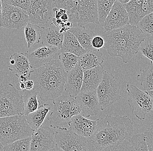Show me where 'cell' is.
Returning <instances> with one entry per match:
<instances>
[{"label": "cell", "mask_w": 153, "mask_h": 151, "mask_svg": "<svg viewBox=\"0 0 153 151\" xmlns=\"http://www.w3.org/2000/svg\"><path fill=\"white\" fill-rule=\"evenodd\" d=\"M115 0H97L99 24L102 26Z\"/></svg>", "instance_id": "31"}, {"label": "cell", "mask_w": 153, "mask_h": 151, "mask_svg": "<svg viewBox=\"0 0 153 151\" xmlns=\"http://www.w3.org/2000/svg\"><path fill=\"white\" fill-rule=\"evenodd\" d=\"M128 14L123 4L115 0L102 26L105 31L118 29L128 24Z\"/></svg>", "instance_id": "14"}, {"label": "cell", "mask_w": 153, "mask_h": 151, "mask_svg": "<svg viewBox=\"0 0 153 151\" xmlns=\"http://www.w3.org/2000/svg\"><path fill=\"white\" fill-rule=\"evenodd\" d=\"M33 132L23 113L0 118V142L4 146L31 137Z\"/></svg>", "instance_id": "5"}, {"label": "cell", "mask_w": 153, "mask_h": 151, "mask_svg": "<svg viewBox=\"0 0 153 151\" xmlns=\"http://www.w3.org/2000/svg\"><path fill=\"white\" fill-rule=\"evenodd\" d=\"M25 85L26 89L30 90L33 89V86H34V83L33 80L28 79L27 81L25 82Z\"/></svg>", "instance_id": "39"}, {"label": "cell", "mask_w": 153, "mask_h": 151, "mask_svg": "<svg viewBox=\"0 0 153 151\" xmlns=\"http://www.w3.org/2000/svg\"><path fill=\"white\" fill-rule=\"evenodd\" d=\"M101 36L105 40L104 48L109 55L121 58L125 64L134 54H137L146 37L137 26L130 24L118 29L104 31Z\"/></svg>", "instance_id": "3"}, {"label": "cell", "mask_w": 153, "mask_h": 151, "mask_svg": "<svg viewBox=\"0 0 153 151\" xmlns=\"http://www.w3.org/2000/svg\"><path fill=\"white\" fill-rule=\"evenodd\" d=\"M22 95L12 84L0 86V118L23 113Z\"/></svg>", "instance_id": "7"}, {"label": "cell", "mask_w": 153, "mask_h": 151, "mask_svg": "<svg viewBox=\"0 0 153 151\" xmlns=\"http://www.w3.org/2000/svg\"><path fill=\"white\" fill-rule=\"evenodd\" d=\"M105 43L104 38L100 35H96L92 40V46L96 50H99L103 48H104Z\"/></svg>", "instance_id": "37"}, {"label": "cell", "mask_w": 153, "mask_h": 151, "mask_svg": "<svg viewBox=\"0 0 153 151\" xmlns=\"http://www.w3.org/2000/svg\"><path fill=\"white\" fill-rule=\"evenodd\" d=\"M4 145L0 142V151H4Z\"/></svg>", "instance_id": "45"}, {"label": "cell", "mask_w": 153, "mask_h": 151, "mask_svg": "<svg viewBox=\"0 0 153 151\" xmlns=\"http://www.w3.org/2000/svg\"><path fill=\"white\" fill-rule=\"evenodd\" d=\"M68 30L75 36L86 51L96 50L93 48L91 42L94 37L97 34L92 30L86 29L85 26L82 25L71 28Z\"/></svg>", "instance_id": "22"}, {"label": "cell", "mask_w": 153, "mask_h": 151, "mask_svg": "<svg viewBox=\"0 0 153 151\" xmlns=\"http://www.w3.org/2000/svg\"><path fill=\"white\" fill-rule=\"evenodd\" d=\"M63 34L64 39L59 53L62 52H70L80 57L87 52L79 43L75 36L68 30Z\"/></svg>", "instance_id": "25"}, {"label": "cell", "mask_w": 153, "mask_h": 151, "mask_svg": "<svg viewBox=\"0 0 153 151\" xmlns=\"http://www.w3.org/2000/svg\"><path fill=\"white\" fill-rule=\"evenodd\" d=\"M149 151H153V128H148L144 132Z\"/></svg>", "instance_id": "38"}, {"label": "cell", "mask_w": 153, "mask_h": 151, "mask_svg": "<svg viewBox=\"0 0 153 151\" xmlns=\"http://www.w3.org/2000/svg\"><path fill=\"white\" fill-rule=\"evenodd\" d=\"M8 69L17 77L22 74L28 75L31 69L30 63L26 53H15L10 58Z\"/></svg>", "instance_id": "21"}, {"label": "cell", "mask_w": 153, "mask_h": 151, "mask_svg": "<svg viewBox=\"0 0 153 151\" xmlns=\"http://www.w3.org/2000/svg\"><path fill=\"white\" fill-rule=\"evenodd\" d=\"M83 76L84 71L78 62L74 68L67 73L64 89L70 96L75 97L81 92Z\"/></svg>", "instance_id": "19"}, {"label": "cell", "mask_w": 153, "mask_h": 151, "mask_svg": "<svg viewBox=\"0 0 153 151\" xmlns=\"http://www.w3.org/2000/svg\"><path fill=\"white\" fill-rule=\"evenodd\" d=\"M105 71L102 65L94 68L84 71L81 92L85 93L95 92L102 80Z\"/></svg>", "instance_id": "17"}, {"label": "cell", "mask_w": 153, "mask_h": 151, "mask_svg": "<svg viewBox=\"0 0 153 151\" xmlns=\"http://www.w3.org/2000/svg\"><path fill=\"white\" fill-rule=\"evenodd\" d=\"M117 1H119L120 3L123 4H124L128 2L129 1H131V0H117Z\"/></svg>", "instance_id": "44"}, {"label": "cell", "mask_w": 153, "mask_h": 151, "mask_svg": "<svg viewBox=\"0 0 153 151\" xmlns=\"http://www.w3.org/2000/svg\"><path fill=\"white\" fill-rule=\"evenodd\" d=\"M18 78H19V82L23 83H25L28 79V75H25V74L20 75L18 77Z\"/></svg>", "instance_id": "40"}, {"label": "cell", "mask_w": 153, "mask_h": 151, "mask_svg": "<svg viewBox=\"0 0 153 151\" xmlns=\"http://www.w3.org/2000/svg\"><path fill=\"white\" fill-rule=\"evenodd\" d=\"M120 87V83L115 78L114 75L105 71L96 91L101 110H104L121 99L119 94Z\"/></svg>", "instance_id": "8"}, {"label": "cell", "mask_w": 153, "mask_h": 151, "mask_svg": "<svg viewBox=\"0 0 153 151\" xmlns=\"http://www.w3.org/2000/svg\"><path fill=\"white\" fill-rule=\"evenodd\" d=\"M19 91L22 97L24 106L23 114L25 116L37 110L41 105L38 98V93L33 89L28 90L25 89Z\"/></svg>", "instance_id": "27"}, {"label": "cell", "mask_w": 153, "mask_h": 151, "mask_svg": "<svg viewBox=\"0 0 153 151\" xmlns=\"http://www.w3.org/2000/svg\"><path fill=\"white\" fill-rule=\"evenodd\" d=\"M153 12V0H142L140 7V18Z\"/></svg>", "instance_id": "35"}, {"label": "cell", "mask_w": 153, "mask_h": 151, "mask_svg": "<svg viewBox=\"0 0 153 151\" xmlns=\"http://www.w3.org/2000/svg\"><path fill=\"white\" fill-rule=\"evenodd\" d=\"M142 56H144L151 61V65H153V35L147 36L142 41L139 51Z\"/></svg>", "instance_id": "33"}, {"label": "cell", "mask_w": 153, "mask_h": 151, "mask_svg": "<svg viewBox=\"0 0 153 151\" xmlns=\"http://www.w3.org/2000/svg\"><path fill=\"white\" fill-rule=\"evenodd\" d=\"M54 0H28L27 11L29 22L46 24L51 19L53 2Z\"/></svg>", "instance_id": "12"}, {"label": "cell", "mask_w": 153, "mask_h": 151, "mask_svg": "<svg viewBox=\"0 0 153 151\" xmlns=\"http://www.w3.org/2000/svg\"><path fill=\"white\" fill-rule=\"evenodd\" d=\"M126 90L129 96L128 103L134 115L139 120H144L153 109V102L146 91L132 84H127Z\"/></svg>", "instance_id": "9"}, {"label": "cell", "mask_w": 153, "mask_h": 151, "mask_svg": "<svg viewBox=\"0 0 153 151\" xmlns=\"http://www.w3.org/2000/svg\"><path fill=\"white\" fill-rule=\"evenodd\" d=\"M146 92L151 96V97H152V99L153 102V90H150L148 91H146Z\"/></svg>", "instance_id": "43"}, {"label": "cell", "mask_w": 153, "mask_h": 151, "mask_svg": "<svg viewBox=\"0 0 153 151\" xmlns=\"http://www.w3.org/2000/svg\"><path fill=\"white\" fill-rule=\"evenodd\" d=\"M55 147V132L50 127L42 126L33 131L30 151L50 150Z\"/></svg>", "instance_id": "13"}, {"label": "cell", "mask_w": 153, "mask_h": 151, "mask_svg": "<svg viewBox=\"0 0 153 151\" xmlns=\"http://www.w3.org/2000/svg\"><path fill=\"white\" fill-rule=\"evenodd\" d=\"M51 109V106L45 103L40 105L37 110L25 116L29 126L33 131L42 126L45 118Z\"/></svg>", "instance_id": "24"}, {"label": "cell", "mask_w": 153, "mask_h": 151, "mask_svg": "<svg viewBox=\"0 0 153 151\" xmlns=\"http://www.w3.org/2000/svg\"><path fill=\"white\" fill-rule=\"evenodd\" d=\"M104 62L103 54L99 50L87 51L79 57L78 63L83 71L94 68Z\"/></svg>", "instance_id": "26"}, {"label": "cell", "mask_w": 153, "mask_h": 151, "mask_svg": "<svg viewBox=\"0 0 153 151\" xmlns=\"http://www.w3.org/2000/svg\"><path fill=\"white\" fill-rule=\"evenodd\" d=\"M16 86H19V88H16L17 89L18 91H22L24 90L25 89V83H21V82H19L17 83Z\"/></svg>", "instance_id": "41"}, {"label": "cell", "mask_w": 153, "mask_h": 151, "mask_svg": "<svg viewBox=\"0 0 153 151\" xmlns=\"http://www.w3.org/2000/svg\"><path fill=\"white\" fill-rule=\"evenodd\" d=\"M117 151H148L145 135L144 133L133 135L123 141Z\"/></svg>", "instance_id": "23"}, {"label": "cell", "mask_w": 153, "mask_h": 151, "mask_svg": "<svg viewBox=\"0 0 153 151\" xmlns=\"http://www.w3.org/2000/svg\"><path fill=\"white\" fill-rule=\"evenodd\" d=\"M60 50L54 47L43 45L31 52H27L30 67L36 69L42 67L50 62L56 55H58Z\"/></svg>", "instance_id": "15"}, {"label": "cell", "mask_w": 153, "mask_h": 151, "mask_svg": "<svg viewBox=\"0 0 153 151\" xmlns=\"http://www.w3.org/2000/svg\"><path fill=\"white\" fill-rule=\"evenodd\" d=\"M74 98L81 109V114L84 117L95 116L101 111L96 91L89 93L81 91Z\"/></svg>", "instance_id": "16"}, {"label": "cell", "mask_w": 153, "mask_h": 151, "mask_svg": "<svg viewBox=\"0 0 153 151\" xmlns=\"http://www.w3.org/2000/svg\"><path fill=\"white\" fill-rule=\"evenodd\" d=\"M3 0H0V17L1 16L2 12Z\"/></svg>", "instance_id": "42"}, {"label": "cell", "mask_w": 153, "mask_h": 151, "mask_svg": "<svg viewBox=\"0 0 153 151\" xmlns=\"http://www.w3.org/2000/svg\"><path fill=\"white\" fill-rule=\"evenodd\" d=\"M68 125L69 129L87 138L94 133L97 128L96 121L87 119L80 114L74 116Z\"/></svg>", "instance_id": "18"}, {"label": "cell", "mask_w": 153, "mask_h": 151, "mask_svg": "<svg viewBox=\"0 0 153 151\" xmlns=\"http://www.w3.org/2000/svg\"><path fill=\"white\" fill-rule=\"evenodd\" d=\"M53 110L48 119L50 126L56 129L65 126L74 116L81 114V111L74 97L69 95H62L52 101Z\"/></svg>", "instance_id": "6"}, {"label": "cell", "mask_w": 153, "mask_h": 151, "mask_svg": "<svg viewBox=\"0 0 153 151\" xmlns=\"http://www.w3.org/2000/svg\"><path fill=\"white\" fill-rule=\"evenodd\" d=\"M137 80L143 87L144 91L153 90V65L145 68L140 74L137 76Z\"/></svg>", "instance_id": "29"}, {"label": "cell", "mask_w": 153, "mask_h": 151, "mask_svg": "<svg viewBox=\"0 0 153 151\" xmlns=\"http://www.w3.org/2000/svg\"><path fill=\"white\" fill-rule=\"evenodd\" d=\"M96 122L95 132L87 139L88 151H117L134 132L133 122L127 115H107Z\"/></svg>", "instance_id": "1"}, {"label": "cell", "mask_w": 153, "mask_h": 151, "mask_svg": "<svg viewBox=\"0 0 153 151\" xmlns=\"http://www.w3.org/2000/svg\"><path fill=\"white\" fill-rule=\"evenodd\" d=\"M4 2L10 5L21 7L25 10H27L28 0H3Z\"/></svg>", "instance_id": "36"}, {"label": "cell", "mask_w": 153, "mask_h": 151, "mask_svg": "<svg viewBox=\"0 0 153 151\" xmlns=\"http://www.w3.org/2000/svg\"><path fill=\"white\" fill-rule=\"evenodd\" d=\"M42 27L36 24L28 22L25 26V37L27 44V48H30L36 44L39 43L41 40Z\"/></svg>", "instance_id": "28"}, {"label": "cell", "mask_w": 153, "mask_h": 151, "mask_svg": "<svg viewBox=\"0 0 153 151\" xmlns=\"http://www.w3.org/2000/svg\"><path fill=\"white\" fill-rule=\"evenodd\" d=\"M56 7L66 11L69 22L85 26L89 23L99 25L97 0H54Z\"/></svg>", "instance_id": "4"}, {"label": "cell", "mask_w": 153, "mask_h": 151, "mask_svg": "<svg viewBox=\"0 0 153 151\" xmlns=\"http://www.w3.org/2000/svg\"><path fill=\"white\" fill-rule=\"evenodd\" d=\"M29 22L27 11L21 7L10 5L3 1L2 12L0 17V28L19 29Z\"/></svg>", "instance_id": "11"}, {"label": "cell", "mask_w": 153, "mask_h": 151, "mask_svg": "<svg viewBox=\"0 0 153 151\" xmlns=\"http://www.w3.org/2000/svg\"><path fill=\"white\" fill-rule=\"evenodd\" d=\"M58 58L64 70L68 73L74 68L78 62L79 57L68 52H62L58 54Z\"/></svg>", "instance_id": "30"}, {"label": "cell", "mask_w": 153, "mask_h": 151, "mask_svg": "<svg viewBox=\"0 0 153 151\" xmlns=\"http://www.w3.org/2000/svg\"><path fill=\"white\" fill-rule=\"evenodd\" d=\"M136 26L146 37L153 35V12L143 17Z\"/></svg>", "instance_id": "34"}, {"label": "cell", "mask_w": 153, "mask_h": 151, "mask_svg": "<svg viewBox=\"0 0 153 151\" xmlns=\"http://www.w3.org/2000/svg\"><path fill=\"white\" fill-rule=\"evenodd\" d=\"M64 39V34L60 31V28L53 23L47 28L42 27L41 40L43 45L62 48Z\"/></svg>", "instance_id": "20"}, {"label": "cell", "mask_w": 153, "mask_h": 151, "mask_svg": "<svg viewBox=\"0 0 153 151\" xmlns=\"http://www.w3.org/2000/svg\"><path fill=\"white\" fill-rule=\"evenodd\" d=\"M55 133V147L65 151H88V138L80 136L65 127H60Z\"/></svg>", "instance_id": "10"}, {"label": "cell", "mask_w": 153, "mask_h": 151, "mask_svg": "<svg viewBox=\"0 0 153 151\" xmlns=\"http://www.w3.org/2000/svg\"><path fill=\"white\" fill-rule=\"evenodd\" d=\"M31 137L19 139L9 145L4 146V151H30Z\"/></svg>", "instance_id": "32"}, {"label": "cell", "mask_w": 153, "mask_h": 151, "mask_svg": "<svg viewBox=\"0 0 153 151\" xmlns=\"http://www.w3.org/2000/svg\"><path fill=\"white\" fill-rule=\"evenodd\" d=\"M67 76V72L57 58L42 67L30 71L28 78L33 80V89L42 100L52 101L63 94Z\"/></svg>", "instance_id": "2"}]
</instances>
